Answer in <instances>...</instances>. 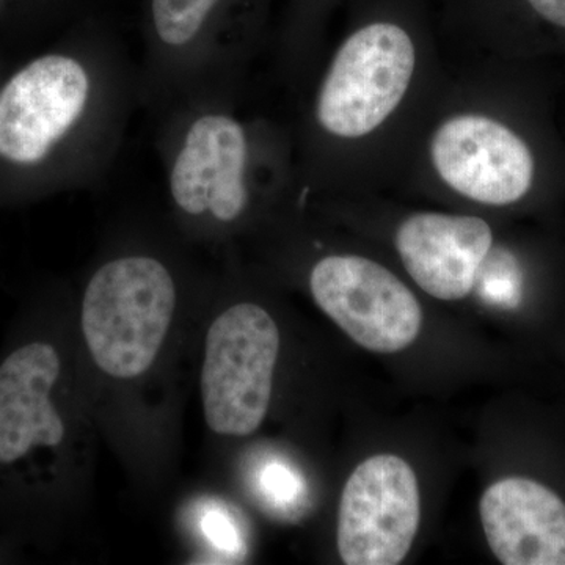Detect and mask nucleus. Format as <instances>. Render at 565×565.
<instances>
[{"label": "nucleus", "mask_w": 565, "mask_h": 565, "mask_svg": "<svg viewBox=\"0 0 565 565\" xmlns=\"http://www.w3.org/2000/svg\"><path fill=\"white\" fill-rule=\"evenodd\" d=\"M177 307L172 275L158 259L129 256L104 264L82 300V333L99 370L115 379L147 373Z\"/></svg>", "instance_id": "nucleus-1"}, {"label": "nucleus", "mask_w": 565, "mask_h": 565, "mask_svg": "<svg viewBox=\"0 0 565 565\" xmlns=\"http://www.w3.org/2000/svg\"><path fill=\"white\" fill-rule=\"evenodd\" d=\"M278 352L277 323L259 305H234L211 323L200 386L212 433L247 437L259 429L273 399Z\"/></svg>", "instance_id": "nucleus-2"}, {"label": "nucleus", "mask_w": 565, "mask_h": 565, "mask_svg": "<svg viewBox=\"0 0 565 565\" xmlns=\"http://www.w3.org/2000/svg\"><path fill=\"white\" fill-rule=\"evenodd\" d=\"M415 44L403 25H363L341 44L319 90L316 115L323 131L360 139L397 109L415 73Z\"/></svg>", "instance_id": "nucleus-3"}, {"label": "nucleus", "mask_w": 565, "mask_h": 565, "mask_svg": "<svg viewBox=\"0 0 565 565\" xmlns=\"http://www.w3.org/2000/svg\"><path fill=\"white\" fill-rule=\"evenodd\" d=\"M62 355L46 338H28L0 360V492H36L41 455L61 448L66 424L55 392Z\"/></svg>", "instance_id": "nucleus-4"}, {"label": "nucleus", "mask_w": 565, "mask_h": 565, "mask_svg": "<svg viewBox=\"0 0 565 565\" xmlns=\"http://www.w3.org/2000/svg\"><path fill=\"white\" fill-rule=\"evenodd\" d=\"M419 520L414 468L403 457H370L352 471L341 494L338 553L348 565L401 564L414 545Z\"/></svg>", "instance_id": "nucleus-5"}, {"label": "nucleus", "mask_w": 565, "mask_h": 565, "mask_svg": "<svg viewBox=\"0 0 565 565\" xmlns=\"http://www.w3.org/2000/svg\"><path fill=\"white\" fill-rule=\"evenodd\" d=\"M310 289L323 313L367 351H404L422 330L423 310L414 292L373 259L327 256L311 270Z\"/></svg>", "instance_id": "nucleus-6"}, {"label": "nucleus", "mask_w": 565, "mask_h": 565, "mask_svg": "<svg viewBox=\"0 0 565 565\" xmlns=\"http://www.w3.org/2000/svg\"><path fill=\"white\" fill-rule=\"evenodd\" d=\"M90 81L79 62L65 55L36 58L0 90V158L31 166L79 120Z\"/></svg>", "instance_id": "nucleus-7"}, {"label": "nucleus", "mask_w": 565, "mask_h": 565, "mask_svg": "<svg viewBox=\"0 0 565 565\" xmlns=\"http://www.w3.org/2000/svg\"><path fill=\"white\" fill-rule=\"evenodd\" d=\"M429 150L438 177L473 202L505 206L533 185V152L512 129L484 115L441 122Z\"/></svg>", "instance_id": "nucleus-8"}, {"label": "nucleus", "mask_w": 565, "mask_h": 565, "mask_svg": "<svg viewBox=\"0 0 565 565\" xmlns=\"http://www.w3.org/2000/svg\"><path fill=\"white\" fill-rule=\"evenodd\" d=\"M492 243V230L482 218L444 212H416L401 223L394 237L412 280L446 302L473 291Z\"/></svg>", "instance_id": "nucleus-9"}, {"label": "nucleus", "mask_w": 565, "mask_h": 565, "mask_svg": "<svg viewBox=\"0 0 565 565\" xmlns=\"http://www.w3.org/2000/svg\"><path fill=\"white\" fill-rule=\"evenodd\" d=\"M247 137L225 115L199 118L174 161L170 189L174 203L191 215L211 212L217 221H236L247 206Z\"/></svg>", "instance_id": "nucleus-10"}, {"label": "nucleus", "mask_w": 565, "mask_h": 565, "mask_svg": "<svg viewBox=\"0 0 565 565\" xmlns=\"http://www.w3.org/2000/svg\"><path fill=\"white\" fill-rule=\"evenodd\" d=\"M479 515L501 564L565 565V503L548 487L501 479L482 493Z\"/></svg>", "instance_id": "nucleus-11"}, {"label": "nucleus", "mask_w": 565, "mask_h": 565, "mask_svg": "<svg viewBox=\"0 0 565 565\" xmlns=\"http://www.w3.org/2000/svg\"><path fill=\"white\" fill-rule=\"evenodd\" d=\"M221 0H152V20L159 39L169 46H184L202 31Z\"/></svg>", "instance_id": "nucleus-12"}, {"label": "nucleus", "mask_w": 565, "mask_h": 565, "mask_svg": "<svg viewBox=\"0 0 565 565\" xmlns=\"http://www.w3.org/2000/svg\"><path fill=\"white\" fill-rule=\"evenodd\" d=\"M203 530L215 548L230 553H237L243 548L239 533H237L233 520L223 514L222 511H217V509L206 512L203 519Z\"/></svg>", "instance_id": "nucleus-13"}, {"label": "nucleus", "mask_w": 565, "mask_h": 565, "mask_svg": "<svg viewBox=\"0 0 565 565\" xmlns=\"http://www.w3.org/2000/svg\"><path fill=\"white\" fill-rule=\"evenodd\" d=\"M263 486L278 503H288L300 492L296 476L281 463H273L266 468L263 473Z\"/></svg>", "instance_id": "nucleus-14"}, {"label": "nucleus", "mask_w": 565, "mask_h": 565, "mask_svg": "<svg viewBox=\"0 0 565 565\" xmlns=\"http://www.w3.org/2000/svg\"><path fill=\"white\" fill-rule=\"evenodd\" d=\"M535 17L565 31V0H525Z\"/></svg>", "instance_id": "nucleus-15"}]
</instances>
